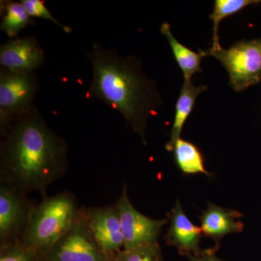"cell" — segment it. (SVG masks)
Instances as JSON below:
<instances>
[{"label": "cell", "mask_w": 261, "mask_h": 261, "mask_svg": "<svg viewBox=\"0 0 261 261\" xmlns=\"http://www.w3.org/2000/svg\"><path fill=\"white\" fill-rule=\"evenodd\" d=\"M1 181L23 195L44 193L68 167V145L39 111L33 107L20 115L2 135Z\"/></svg>", "instance_id": "1"}, {"label": "cell", "mask_w": 261, "mask_h": 261, "mask_svg": "<svg viewBox=\"0 0 261 261\" xmlns=\"http://www.w3.org/2000/svg\"><path fill=\"white\" fill-rule=\"evenodd\" d=\"M86 55L93 70L89 97L101 99L121 113L146 145L147 123L163 105L157 84L146 75L137 57L120 56L97 43Z\"/></svg>", "instance_id": "2"}, {"label": "cell", "mask_w": 261, "mask_h": 261, "mask_svg": "<svg viewBox=\"0 0 261 261\" xmlns=\"http://www.w3.org/2000/svg\"><path fill=\"white\" fill-rule=\"evenodd\" d=\"M82 210L69 192L44 197L40 203L33 207L20 244L40 260L68 232Z\"/></svg>", "instance_id": "3"}, {"label": "cell", "mask_w": 261, "mask_h": 261, "mask_svg": "<svg viewBox=\"0 0 261 261\" xmlns=\"http://www.w3.org/2000/svg\"><path fill=\"white\" fill-rule=\"evenodd\" d=\"M204 57H214L229 75V84L237 92L261 82V38L235 43L228 49L202 50Z\"/></svg>", "instance_id": "4"}, {"label": "cell", "mask_w": 261, "mask_h": 261, "mask_svg": "<svg viewBox=\"0 0 261 261\" xmlns=\"http://www.w3.org/2000/svg\"><path fill=\"white\" fill-rule=\"evenodd\" d=\"M39 81L34 72L0 70V130H7L12 122L34 107L39 92Z\"/></svg>", "instance_id": "5"}, {"label": "cell", "mask_w": 261, "mask_h": 261, "mask_svg": "<svg viewBox=\"0 0 261 261\" xmlns=\"http://www.w3.org/2000/svg\"><path fill=\"white\" fill-rule=\"evenodd\" d=\"M94 238L86 209L82 208L78 219L39 261H113Z\"/></svg>", "instance_id": "6"}, {"label": "cell", "mask_w": 261, "mask_h": 261, "mask_svg": "<svg viewBox=\"0 0 261 261\" xmlns=\"http://www.w3.org/2000/svg\"><path fill=\"white\" fill-rule=\"evenodd\" d=\"M34 207L25 195L1 181L0 185V244L20 243Z\"/></svg>", "instance_id": "7"}, {"label": "cell", "mask_w": 261, "mask_h": 261, "mask_svg": "<svg viewBox=\"0 0 261 261\" xmlns=\"http://www.w3.org/2000/svg\"><path fill=\"white\" fill-rule=\"evenodd\" d=\"M124 240V249H132L149 244L159 243V238L168 219H152L141 214L132 205L125 184L116 203Z\"/></svg>", "instance_id": "8"}, {"label": "cell", "mask_w": 261, "mask_h": 261, "mask_svg": "<svg viewBox=\"0 0 261 261\" xmlns=\"http://www.w3.org/2000/svg\"><path fill=\"white\" fill-rule=\"evenodd\" d=\"M87 220L94 238L101 248L111 257L124 249V240L116 205L86 209Z\"/></svg>", "instance_id": "9"}, {"label": "cell", "mask_w": 261, "mask_h": 261, "mask_svg": "<svg viewBox=\"0 0 261 261\" xmlns=\"http://www.w3.org/2000/svg\"><path fill=\"white\" fill-rule=\"evenodd\" d=\"M45 61L44 50L33 36L16 38L2 44L1 68L18 72H34Z\"/></svg>", "instance_id": "10"}, {"label": "cell", "mask_w": 261, "mask_h": 261, "mask_svg": "<svg viewBox=\"0 0 261 261\" xmlns=\"http://www.w3.org/2000/svg\"><path fill=\"white\" fill-rule=\"evenodd\" d=\"M171 221L170 227L165 237L166 243L176 247L181 255H197L201 252L200 243L202 240V228L195 226L189 219L177 200L168 214Z\"/></svg>", "instance_id": "11"}, {"label": "cell", "mask_w": 261, "mask_h": 261, "mask_svg": "<svg viewBox=\"0 0 261 261\" xmlns=\"http://www.w3.org/2000/svg\"><path fill=\"white\" fill-rule=\"evenodd\" d=\"M206 211L200 216L202 233L210 238L219 247L220 240L228 233H240L243 231L244 224L240 219L243 215L238 211L224 208L207 202Z\"/></svg>", "instance_id": "12"}, {"label": "cell", "mask_w": 261, "mask_h": 261, "mask_svg": "<svg viewBox=\"0 0 261 261\" xmlns=\"http://www.w3.org/2000/svg\"><path fill=\"white\" fill-rule=\"evenodd\" d=\"M207 86L195 87L192 81H185L176 104V113L171 129V139L166 144V149L171 152L175 142L181 138V133L187 118L195 107L196 99L202 92L207 90Z\"/></svg>", "instance_id": "13"}, {"label": "cell", "mask_w": 261, "mask_h": 261, "mask_svg": "<svg viewBox=\"0 0 261 261\" xmlns=\"http://www.w3.org/2000/svg\"><path fill=\"white\" fill-rule=\"evenodd\" d=\"M161 32L169 43L175 59L182 70L185 81L190 82L195 73L202 72L200 65L202 57H204L202 50L200 49L199 53H195L181 44L173 35L171 27L168 23L161 25Z\"/></svg>", "instance_id": "14"}, {"label": "cell", "mask_w": 261, "mask_h": 261, "mask_svg": "<svg viewBox=\"0 0 261 261\" xmlns=\"http://www.w3.org/2000/svg\"><path fill=\"white\" fill-rule=\"evenodd\" d=\"M171 152H173L178 168L185 174L203 173L211 176V173L206 171L200 149L192 142L179 138L175 142Z\"/></svg>", "instance_id": "15"}, {"label": "cell", "mask_w": 261, "mask_h": 261, "mask_svg": "<svg viewBox=\"0 0 261 261\" xmlns=\"http://www.w3.org/2000/svg\"><path fill=\"white\" fill-rule=\"evenodd\" d=\"M2 18L0 29L11 39H16L18 34L28 25H35L21 3L1 1Z\"/></svg>", "instance_id": "16"}, {"label": "cell", "mask_w": 261, "mask_h": 261, "mask_svg": "<svg viewBox=\"0 0 261 261\" xmlns=\"http://www.w3.org/2000/svg\"><path fill=\"white\" fill-rule=\"evenodd\" d=\"M257 0H216L214 9L210 18L214 23L213 27V46L211 49L221 48L219 42V27L223 19L238 13L245 7L258 4Z\"/></svg>", "instance_id": "17"}, {"label": "cell", "mask_w": 261, "mask_h": 261, "mask_svg": "<svg viewBox=\"0 0 261 261\" xmlns=\"http://www.w3.org/2000/svg\"><path fill=\"white\" fill-rule=\"evenodd\" d=\"M113 261H164L159 243L149 244L132 249H123Z\"/></svg>", "instance_id": "18"}, {"label": "cell", "mask_w": 261, "mask_h": 261, "mask_svg": "<svg viewBox=\"0 0 261 261\" xmlns=\"http://www.w3.org/2000/svg\"><path fill=\"white\" fill-rule=\"evenodd\" d=\"M0 261H39V257L20 243L0 246Z\"/></svg>", "instance_id": "19"}, {"label": "cell", "mask_w": 261, "mask_h": 261, "mask_svg": "<svg viewBox=\"0 0 261 261\" xmlns=\"http://www.w3.org/2000/svg\"><path fill=\"white\" fill-rule=\"evenodd\" d=\"M20 3L23 4L24 8L31 17L46 19V20L56 23L65 32L70 33L71 32V28L63 25L51 15L47 7L44 5V2L40 1V0H21Z\"/></svg>", "instance_id": "20"}, {"label": "cell", "mask_w": 261, "mask_h": 261, "mask_svg": "<svg viewBox=\"0 0 261 261\" xmlns=\"http://www.w3.org/2000/svg\"><path fill=\"white\" fill-rule=\"evenodd\" d=\"M219 247H214L213 248L202 250L197 255H189V261H228L223 260L216 255V252Z\"/></svg>", "instance_id": "21"}]
</instances>
